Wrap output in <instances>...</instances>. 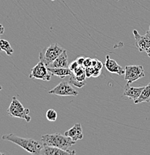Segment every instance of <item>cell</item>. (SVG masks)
Instances as JSON below:
<instances>
[{
    "mask_svg": "<svg viewBox=\"0 0 150 155\" xmlns=\"http://www.w3.org/2000/svg\"><path fill=\"white\" fill-rule=\"evenodd\" d=\"M3 140L11 142V143H15L16 145H19L21 148L25 149V151L29 152L30 154L40 155L42 149L43 148V143H40L39 141L33 140V139H27L22 138V137H17V136L12 134L3 135L2 137Z\"/></svg>",
    "mask_w": 150,
    "mask_h": 155,
    "instance_id": "1",
    "label": "cell"
},
{
    "mask_svg": "<svg viewBox=\"0 0 150 155\" xmlns=\"http://www.w3.org/2000/svg\"><path fill=\"white\" fill-rule=\"evenodd\" d=\"M69 61L67 50L63 52L49 66L50 68H67L69 67Z\"/></svg>",
    "mask_w": 150,
    "mask_h": 155,
    "instance_id": "13",
    "label": "cell"
},
{
    "mask_svg": "<svg viewBox=\"0 0 150 155\" xmlns=\"http://www.w3.org/2000/svg\"><path fill=\"white\" fill-rule=\"evenodd\" d=\"M41 142L43 145L57 147L64 150H69L72 145L75 144V141L70 137L58 133L42 136Z\"/></svg>",
    "mask_w": 150,
    "mask_h": 155,
    "instance_id": "2",
    "label": "cell"
},
{
    "mask_svg": "<svg viewBox=\"0 0 150 155\" xmlns=\"http://www.w3.org/2000/svg\"><path fill=\"white\" fill-rule=\"evenodd\" d=\"M0 46L2 51H4L7 54V55L11 56L14 54V51L13 49V48L11 47V44L9 43V42L6 40H2V39H0Z\"/></svg>",
    "mask_w": 150,
    "mask_h": 155,
    "instance_id": "16",
    "label": "cell"
},
{
    "mask_svg": "<svg viewBox=\"0 0 150 155\" xmlns=\"http://www.w3.org/2000/svg\"><path fill=\"white\" fill-rule=\"evenodd\" d=\"M48 70L52 75H56L64 78L66 76H70L72 74V72L70 70V68H50L47 67Z\"/></svg>",
    "mask_w": 150,
    "mask_h": 155,
    "instance_id": "14",
    "label": "cell"
},
{
    "mask_svg": "<svg viewBox=\"0 0 150 155\" xmlns=\"http://www.w3.org/2000/svg\"><path fill=\"white\" fill-rule=\"evenodd\" d=\"M51 75L52 74L48 70L47 67L40 61L39 63L32 69L29 78L33 79H40L43 81H50Z\"/></svg>",
    "mask_w": 150,
    "mask_h": 155,
    "instance_id": "7",
    "label": "cell"
},
{
    "mask_svg": "<svg viewBox=\"0 0 150 155\" xmlns=\"http://www.w3.org/2000/svg\"><path fill=\"white\" fill-rule=\"evenodd\" d=\"M4 32H5L4 27H3V25L0 23V35H3V34H4Z\"/></svg>",
    "mask_w": 150,
    "mask_h": 155,
    "instance_id": "25",
    "label": "cell"
},
{
    "mask_svg": "<svg viewBox=\"0 0 150 155\" xmlns=\"http://www.w3.org/2000/svg\"><path fill=\"white\" fill-rule=\"evenodd\" d=\"M85 58H86L85 57H78V58H77L76 61L80 66H83L84 61H85Z\"/></svg>",
    "mask_w": 150,
    "mask_h": 155,
    "instance_id": "23",
    "label": "cell"
},
{
    "mask_svg": "<svg viewBox=\"0 0 150 155\" xmlns=\"http://www.w3.org/2000/svg\"><path fill=\"white\" fill-rule=\"evenodd\" d=\"M144 87H131L130 84H126L125 87H124V92H123V96H126L129 98L130 99L133 100L134 101L136 99L139 98L140 93H141L142 90H143Z\"/></svg>",
    "mask_w": 150,
    "mask_h": 155,
    "instance_id": "11",
    "label": "cell"
},
{
    "mask_svg": "<svg viewBox=\"0 0 150 155\" xmlns=\"http://www.w3.org/2000/svg\"><path fill=\"white\" fill-rule=\"evenodd\" d=\"M117 1H120V0H117Z\"/></svg>",
    "mask_w": 150,
    "mask_h": 155,
    "instance_id": "31",
    "label": "cell"
},
{
    "mask_svg": "<svg viewBox=\"0 0 150 155\" xmlns=\"http://www.w3.org/2000/svg\"><path fill=\"white\" fill-rule=\"evenodd\" d=\"M63 48L58 43L52 44L47 48H43L40 52L39 60L47 67L56 59L64 51Z\"/></svg>",
    "mask_w": 150,
    "mask_h": 155,
    "instance_id": "3",
    "label": "cell"
},
{
    "mask_svg": "<svg viewBox=\"0 0 150 155\" xmlns=\"http://www.w3.org/2000/svg\"><path fill=\"white\" fill-rule=\"evenodd\" d=\"M2 87L0 86V90H2Z\"/></svg>",
    "mask_w": 150,
    "mask_h": 155,
    "instance_id": "28",
    "label": "cell"
},
{
    "mask_svg": "<svg viewBox=\"0 0 150 155\" xmlns=\"http://www.w3.org/2000/svg\"><path fill=\"white\" fill-rule=\"evenodd\" d=\"M76 154L75 151L70 150H64L57 147L49 146V145H43L40 154L42 155H73Z\"/></svg>",
    "mask_w": 150,
    "mask_h": 155,
    "instance_id": "9",
    "label": "cell"
},
{
    "mask_svg": "<svg viewBox=\"0 0 150 155\" xmlns=\"http://www.w3.org/2000/svg\"><path fill=\"white\" fill-rule=\"evenodd\" d=\"M69 82H70L71 84H72L73 86L78 87V88H82V87H83L85 84H86V83H83V82H80V81H78L75 80V79L72 76H71V75L70 78V81Z\"/></svg>",
    "mask_w": 150,
    "mask_h": 155,
    "instance_id": "18",
    "label": "cell"
},
{
    "mask_svg": "<svg viewBox=\"0 0 150 155\" xmlns=\"http://www.w3.org/2000/svg\"><path fill=\"white\" fill-rule=\"evenodd\" d=\"M0 154H1V155H2V154H3V153H2V152H0Z\"/></svg>",
    "mask_w": 150,
    "mask_h": 155,
    "instance_id": "29",
    "label": "cell"
},
{
    "mask_svg": "<svg viewBox=\"0 0 150 155\" xmlns=\"http://www.w3.org/2000/svg\"><path fill=\"white\" fill-rule=\"evenodd\" d=\"M46 119L49 121H50V122H55V121H56V119H57L58 114L57 112H56L55 110L49 109L48 110L47 112H46Z\"/></svg>",
    "mask_w": 150,
    "mask_h": 155,
    "instance_id": "17",
    "label": "cell"
},
{
    "mask_svg": "<svg viewBox=\"0 0 150 155\" xmlns=\"http://www.w3.org/2000/svg\"><path fill=\"white\" fill-rule=\"evenodd\" d=\"M79 66L80 65L78 64V62H77L76 60H75V61H72V62L71 63V64H69V68H70V70L72 72V71L75 70V69H77V68L79 67Z\"/></svg>",
    "mask_w": 150,
    "mask_h": 155,
    "instance_id": "21",
    "label": "cell"
},
{
    "mask_svg": "<svg viewBox=\"0 0 150 155\" xmlns=\"http://www.w3.org/2000/svg\"><path fill=\"white\" fill-rule=\"evenodd\" d=\"M0 51H2V48H1V46H0Z\"/></svg>",
    "mask_w": 150,
    "mask_h": 155,
    "instance_id": "30",
    "label": "cell"
},
{
    "mask_svg": "<svg viewBox=\"0 0 150 155\" xmlns=\"http://www.w3.org/2000/svg\"><path fill=\"white\" fill-rule=\"evenodd\" d=\"M64 135L67 137H70L74 141H78L79 140H82L84 137L83 132H82V127L81 124L77 123L72 127H71L70 130H67L64 133Z\"/></svg>",
    "mask_w": 150,
    "mask_h": 155,
    "instance_id": "12",
    "label": "cell"
},
{
    "mask_svg": "<svg viewBox=\"0 0 150 155\" xmlns=\"http://www.w3.org/2000/svg\"><path fill=\"white\" fill-rule=\"evenodd\" d=\"M146 35L148 37V38H149V40H150V26H149V30H148L146 32Z\"/></svg>",
    "mask_w": 150,
    "mask_h": 155,
    "instance_id": "26",
    "label": "cell"
},
{
    "mask_svg": "<svg viewBox=\"0 0 150 155\" xmlns=\"http://www.w3.org/2000/svg\"><path fill=\"white\" fill-rule=\"evenodd\" d=\"M103 64L101 61H99L97 59H92V67H93L95 69H100L102 70L103 67Z\"/></svg>",
    "mask_w": 150,
    "mask_h": 155,
    "instance_id": "19",
    "label": "cell"
},
{
    "mask_svg": "<svg viewBox=\"0 0 150 155\" xmlns=\"http://www.w3.org/2000/svg\"><path fill=\"white\" fill-rule=\"evenodd\" d=\"M7 113L9 116L12 117L25 119L27 122H29L32 119L29 116V109L24 107L20 101L15 96L12 98V101L9 107L8 108Z\"/></svg>",
    "mask_w": 150,
    "mask_h": 155,
    "instance_id": "4",
    "label": "cell"
},
{
    "mask_svg": "<svg viewBox=\"0 0 150 155\" xmlns=\"http://www.w3.org/2000/svg\"><path fill=\"white\" fill-rule=\"evenodd\" d=\"M146 54H147V55L149 56V57H150V46L149 47V48H148V49L146 50Z\"/></svg>",
    "mask_w": 150,
    "mask_h": 155,
    "instance_id": "27",
    "label": "cell"
},
{
    "mask_svg": "<svg viewBox=\"0 0 150 155\" xmlns=\"http://www.w3.org/2000/svg\"><path fill=\"white\" fill-rule=\"evenodd\" d=\"M49 93L59 96H76L78 94V91L74 90L68 81H62L59 83L52 90L49 91Z\"/></svg>",
    "mask_w": 150,
    "mask_h": 155,
    "instance_id": "6",
    "label": "cell"
},
{
    "mask_svg": "<svg viewBox=\"0 0 150 155\" xmlns=\"http://www.w3.org/2000/svg\"><path fill=\"white\" fill-rule=\"evenodd\" d=\"M92 66V59L90 58H85V61H84L83 64V67L85 68L86 67H89Z\"/></svg>",
    "mask_w": 150,
    "mask_h": 155,
    "instance_id": "22",
    "label": "cell"
},
{
    "mask_svg": "<svg viewBox=\"0 0 150 155\" xmlns=\"http://www.w3.org/2000/svg\"><path fill=\"white\" fill-rule=\"evenodd\" d=\"M133 35L135 38V46L138 48V51H146L150 46V40L148 37L145 35H140L137 30L133 31Z\"/></svg>",
    "mask_w": 150,
    "mask_h": 155,
    "instance_id": "8",
    "label": "cell"
},
{
    "mask_svg": "<svg viewBox=\"0 0 150 155\" xmlns=\"http://www.w3.org/2000/svg\"><path fill=\"white\" fill-rule=\"evenodd\" d=\"M150 101V83L148 84L147 86L144 87L142 90L139 98L135 100V104H140L142 102H149Z\"/></svg>",
    "mask_w": 150,
    "mask_h": 155,
    "instance_id": "15",
    "label": "cell"
},
{
    "mask_svg": "<svg viewBox=\"0 0 150 155\" xmlns=\"http://www.w3.org/2000/svg\"><path fill=\"white\" fill-rule=\"evenodd\" d=\"M105 67L111 73L117 74L119 75H122L125 74V69H123L121 66L119 65L117 61L110 58L109 55L106 56Z\"/></svg>",
    "mask_w": 150,
    "mask_h": 155,
    "instance_id": "10",
    "label": "cell"
},
{
    "mask_svg": "<svg viewBox=\"0 0 150 155\" xmlns=\"http://www.w3.org/2000/svg\"><path fill=\"white\" fill-rule=\"evenodd\" d=\"M125 80L127 84H131L138 79L145 76L144 69L140 65L126 66L125 68Z\"/></svg>",
    "mask_w": 150,
    "mask_h": 155,
    "instance_id": "5",
    "label": "cell"
},
{
    "mask_svg": "<svg viewBox=\"0 0 150 155\" xmlns=\"http://www.w3.org/2000/svg\"><path fill=\"white\" fill-rule=\"evenodd\" d=\"M85 75H86L87 78H90L93 76V73H94L95 71V68L93 67H86L85 68Z\"/></svg>",
    "mask_w": 150,
    "mask_h": 155,
    "instance_id": "20",
    "label": "cell"
},
{
    "mask_svg": "<svg viewBox=\"0 0 150 155\" xmlns=\"http://www.w3.org/2000/svg\"><path fill=\"white\" fill-rule=\"evenodd\" d=\"M101 71L102 70H100V69H95L94 73H93V76H92V77H98V76H99L100 74H101Z\"/></svg>",
    "mask_w": 150,
    "mask_h": 155,
    "instance_id": "24",
    "label": "cell"
}]
</instances>
